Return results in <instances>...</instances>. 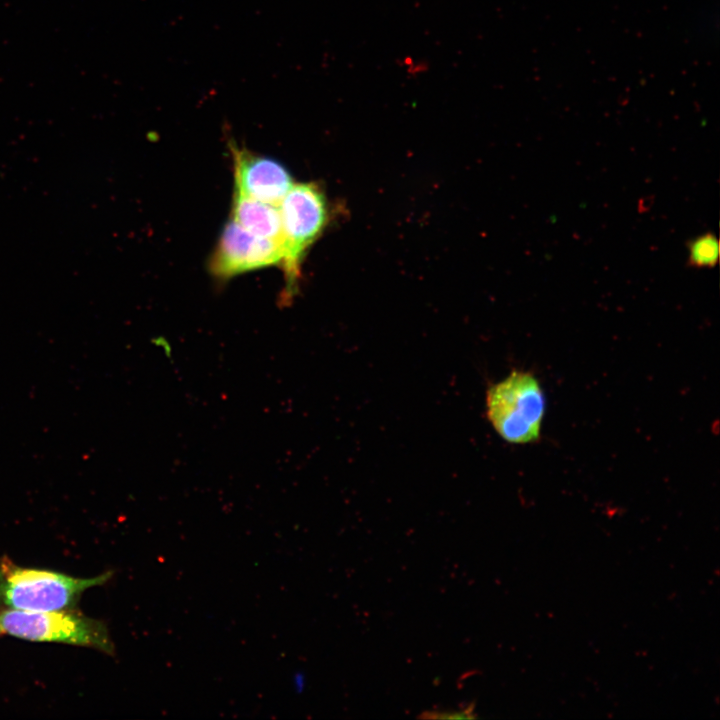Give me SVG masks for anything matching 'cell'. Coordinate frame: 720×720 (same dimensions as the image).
<instances>
[{
	"label": "cell",
	"mask_w": 720,
	"mask_h": 720,
	"mask_svg": "<svg viewBox=\"0 0 720 720\" xmlns=\"http://www.w3.org/2000/svg\"><path fill=\"white\" fill-rule=\"evenodd\" d=\"M235 191L252 199L279 205L292 187L288 171L277 161L233 148Z\"/></svg>",
	"instance_id": "obj_6"
},
{
	"label": "cell",
	"mask_w": 720,
	"mask_h": 720,
	"mask_svg": "<svg viewBox=\"0 0 720 720\" xmlns=\"http://www.w3.org/2000/svg\"><path fill=\"white\" fill-rule=\"evenodd\" d=\"M283 234L281 268L287 282V297L295 292L303 258L319 238L329 220L326 197L313 183L293 184L278 205Z\"/></svg>",
	"instance_id": "obj_4"
},
{
	"label": "cell",
	"mask_w": 720,
	"mask_h": 720,
	"mask_svg": "<svg viewBox=\"0 0 720 720\" xmlns=\"http://www.w3.org/2000/svg\"><path fill=\"white\" fill-rule=\"evenodd\" d=\"M487 416L502 439L527 444L539 439L545 414V396L537 378L512 371L492 385L486 395Z\"/></svg>",
	"instance_id": "obj_3"
},
{
	"label": "cell",
	"mask_w": 720,
	"mask_h": 720,
	"mask_svg": "<svg viewBox=\"0 0 720 720\" xmlns=\"http://www.w3.org/2000/svg\"><path fill=\"white\" fill-rule=\"evenodd\" d=\"M719 242L712 233L703 234L688 243V265L711 268L718 263Z\"/></svg>",
	"instance_id": "obj_8"
},
{
	"label": "cell",
	"mask_w": 720,
	"mask_h": 720,
	"mask_svg": "<svg viewBox=\"0 0 720 720\" xmlns=\"http://www.w3.org/2000/svg\"><path fill=\"white\" fill-rule=\"evenodd\" d=\"M108 570L92 578L19 566L8 556L0 558V610L52 611L75 608L83 592L107 583Z\"/></svg>",
	"instance_id": "obj_1"
},
{
	"label": "cell",
	"mask_w": 720,
	"mask_h": 720,
	"mask_svg": "<svg viewBox=\"0 0 720 720\" xmlns=\"http://www.w3.org/2000/svg\"><path fill=\"white\" fill-rule=\"evenodd\" d=\"M232 220L248 232L273 240L283 248L282 223L277 205L261 202L235 191Z\"/></svg>",
	"instance_id": "obj_7"
},
{
	"label": "cell",
	"mask_w": 720,
	"mask_h": 720,
	"mask_svg": "<svg viewBox=\"0 0 720 720\" xmlns=\"http://www.w3.org/2000/svg\"><path fill=\"white\" fill-rule=\"evenodd\" d=\"M3 633L34 642H57L99 650L114 656L115 645L107 625L68 608L52 611L0 610Z\"/></svg>",
	"instance_id": "obj_2"
},
{
	"label": "cell",
	"mask_w": 720,
	"mask_h": 720,
	"mask_svg": "<svg viewBox=\"0 0 720 720\" xmlns=\"http://www.w3.org/2000/svg\"><path fill=\"white\" fill-rule=\"evenodd\" d=\"M281 244L256 236L232 219L226 224L210 260L211 272L219 278H230L243 272L281 265Z\"/></svg>",
	"instance_id": "obj_5"
},
{
	"label": "cell",
	"mask_w": 720,
	"mask_h": 720,
	"mask_svg": "<svg viewBox=\"0 0 720 720\" xmlns=\"http://www.w3.org/2000/svg\"><path fill=\"white\" fill-rule=\"evenodd\" d=\"M402 65L406 68V71L410 74L418 75L419 73H423L425 71V64L422 62H414L409 57H406L404 59V62Z\"/></svg>",
	"instance_id": "obj_10"
},
{
	"label": "cell",
	"mask_w": 720,
	"mask_h": 720,
	"mask_svg": "<svg viewBox=\"0 0 720 720\" xmlns=\"http://www.w3.org/2000/svg\"><path fill=\"white\" fill-rule=\"evenodd\" d=\"M475 705L470 703L467 707L459 710H438V711H425L418 718L424 719H474L477 717L475 714Z\"/></svg>",
	"instance_id": "obj_9"
},
{
	"label": "cell",
	"mask_w": 720,
	"mask_h": 720,
	"mask_svg": "<svg viewBox=\"0 0 720 720\" xmlns=\"http://www.w3.org/2000/svg\"><path fill=\"white\" fill-rule=\"evenodd\" d=\"M2 633H3V631H2L1 626H0V634H2Z\"/></svg>",
	"instance_id": "obj_11"
}]
</instances>
